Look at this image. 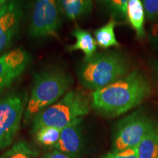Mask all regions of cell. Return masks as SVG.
<instances>
[{"label":"cell","instance_id":"6da1fadb","mask_svg":"<svg viewBox=\"0 0 158 158\" xmlns=\"http://www.w3.org/2000/svg\"><path fill=\"white\" fill-rule=\"evenodd\" d=\"M149 81L138 70H134L113 84L94 91L91 106L106 116H117L141 104L149 95Z\"/></svg>","mask_w":158,"mask_h":158},{"label":"cell","instance_id":"7a4b0ae2","mask_svg":"<svg viewBox=\"0 0 158 158\" xmlns=\"http://www.w3.org/2000/svg\"><path fill=\"white\" fill-rule=\"evenodd\" d=\"M72 84L71 76L62 69H48L35 74L23 114V123L27 124L39 113L59 101Z\"/></svg>","mask_w":158,"mask_h":158},{"label":"cell","instance_id":"3957f363","mask_svg":"<svg viewBox=\"0 0 158 158\" xmlns=\"http://www.w3.org/2000/svg\"><path fill=\"white\" fill-rule=\"evenodd\" d=\"M129 70V62L121 54L100 53L84 61L78 76L84 87L96 91L124 78Z\"/></svg>","mask_w":158,"mask_h":158},{"label":"cell","instance_id":"277c9868","mask_svg":"<svg viewBox=\"0 0 158 158\" xmlns=\"http://www.w3.org/2000/svg\"><path fill=\"white\" fill-rule=\"evenodd\" d=\"M90 102L79 90H71L59 101L39 113L32 119V133L43 127L63 129L74 120L87 115Z\"/></svg>","mask_w":158,"mask_h":158},{"label":"cell","instance_id":"5b68a950","mask_svg":"<svg viewBox=\"0 0 158 158\" xmlns=\"http://www.w3.org/2000/svg\"><path fill=\"white\" fill-rule=\"evenodd\" d=\"M24 98L10 94L0 98V150L12 145L25 111Z\"/></svg>","mask_w":158,"mask_h":158},{"label":"cell","instance_id":"8992f818","mask_svg":"<svg viewBox=\"0 0 158 158\" xmlns=\"http://www.w3.org/2000/svg\"><path fill=\"white\" fill-rule=\"evenodd\" d=\"M154 128L152 120L141 111L126 116L116 125L114 138L115 151L136 148Z\"/></svg>","mask_w":158,"mask_h":158},{"label":"cell","instance_id":"52a82bcc","mask_svg":"<svg viewBox=\"0 0 158 158\" xmlns=\"http://www.w3.org/2000/svg\"><path fill=\"white\" fill-rule=\"evenodd\" d=\"M60 26L57 0H35L29 35L33 38L56 36Z\"/></svg>","mask_w":158,"mask_h":158},{"label":"cell","instance_id":"ba28073f","mask_svg":"<svg viewBox=\"0 0 158 158\" xmlns=\"http://www.w3.org/2000/svg\"><path fill=\"white\" fill-rule=\"evenodd\" d=\"M23 14L21 0H9L0 13V53L10 45Z\"/></svg>","mask_w":158,"mask_h":158},{"label":"cell","instance_id":"9c48e42d","mask_svg":"<svg viewBox=\"0 0 158 158\" xmlns=\"http://www.w3.org/2000/svg\"><path fill=\"white\" fill-rule=\"evenodd\" d=\"M82 120L83 118H77L62 129L59 141L53 149L71 158H81L84 147Z\"/></svg>","mask_w":158,"mask_h":158},{"label":"cell","instance_id":"30bf717a","mask_svg":"<svg viewBox=\"0 0 158 158\" xmlns=\"http://www.w3.org/2000/svg\"><path fill=\"white\" fill-rule=\"evenodd\" d=\"M29 56L27 51L16 48L0 56V77L16 79L27 68Z\"/></svg>","mask_w":158,"mask_h":158},{"label":"cell","instance_id":"8fae6325","mask_svg":"<svg viewBox=\"0 0 158 158\" xmlns=\"http://www.w3.org/2000/svg\"><path fill=\"white\" fill-rule=\"evenodd\" d=\"M73 35L76 38V42L68 46L67 51H81L85 55L84 60L92 58L95 54L98 44L91 33L84 29H76L73 31Z\"/></svg>","mask_w":158,"mask_h":158},{"label":"cell","instance_id":"7c38bea8","mask_svg":"<svg viewBox=\"0 0 158 158\" xmlns=\"http://www.w3.org/2000/svg\"><path fill=\"white\" fill-rule=\"evenodd\" d=\"M127 18L132 28L135 30L138 38H143L145 36V31H144L145 12L141 0H128Z\"/></svg>","mask_w":158,"mask_h":158},{"label":"cell","instance_id":"4fadbf2b","mask_svg":"<svg viewBox=\"0 0 158 158\" xmlns=\"http://www.w3.org/2000/svg\"><path fill=\"white\" fill-rule=\"evenodd\" d=\"M61 9L65 16L76 20L87 15L92 10V0H59Z\"/></svg>","mask_w":158,"mask_h":158},{"label":"cell","instance_id":"5bb4252c","mask_svg":"<svg viewBox=\"0 0 158 158\" xmlns=\"http://www.w3.org/2000/svg\"><path fill=\"white\" fill-rule=\"evenodd\" d=\"M138 158H158V130L153 128L136 147Z\"/></svg>","mask_w":158,"mask_h":158},{"label":"cell","instance_id":"9a60e30c","mask_svg":"<svg viewBox=\"0 0 158 158\" xmlns=\"http://www.w3.org/2000/svg\"><path fill=\"white\" fill-rule=\"evenodd\" d=\"M116 24L115 20L111 19L106 25L94 31V39L100 48H108L119 45L114 32Z\"/></svg>","mask_w":158,"mask_h":158},{"label":"cell","instance_id":"2e32d148","mask_svg":"<svg viewBox=\"0 0 158 158\" xmlns=\"http://www.w3.org/2000/svg\"><path fill=\"white\" fill-rule=\"evenodd\" d=\"M0 158H39L38 154L25 141H19L11 146Z\"/></svg>","mask_w":158,"mask_h":158},{"label":"cell","instance_id":"e0dca14e","mask_svg":"<svg viewBox=\"0 0 158 158\" xmlns=\"http://www.w3.org/2000/svg\"><path fill=\"white\" fill-rule=\"evenodd\" d=\"M61 129L54 127H43L35 132L36 141L46 147L52 148L58 142L61 134Z\"/></svg>","mask_w":158,"mask_h":158},{"label":"cell","instance_id":"ac0fdd59","mask_svg":"<svg viewBox=\"0 0 158 158\" xmlns=\"http://www.w3.org/2000/svg\"><path fill=\"white\" fill-rule=\"evenodd\" d=\"M128 0H101L108 9L116 16L127 17V5Z\"/></svg>","mask_w":158,"mask_h":158},{"label":"cell","instance_id":"d6986e66","mask_svg":"<svg viewBox=\"0 0 158 158\" xmlns=\"http://www.w3.org/2000/svg\"><path fill=\"white\" fill-rule=\"evenodd\" d=\"M145 15L149 20L158 19V0H141Z\"/></svg>","mask_w":158,"mask_h":158},{"label":"cell","instance_id":"ffe728a7","mask_svg":"<svg viewBox=\"0 0 158 158\" xmlns=\"http://www.w3.org/2000/svg\"><path fill=\"white\" fill-rule=\"evenodd\" d=\"M101 158H138V155L136 148H133L122 151H114L106 154Z\"/></svg>","mask_w":158,"mask_h":158},{"label":"cell","instance_id":"44dd1931","mask_svg":"<svg viewBox=\"0 0 158 158\" xmlns=\"http://www.w3.org/2000/svg\"><path fill=\"white\" fill-rule=\"evenodd\" d=\"M149 37L152 45L158 49V22L155 23L151 27Z\"/></svg>","mask_w":158,"mask_h":158},{"label":"cell","instance_id":"7402d4cb","mask_svg":"<svg viewBox=\"0 0 158 158\" xmlns=\"http://www.w3.org/2000/svg\"><path fill=\"white\" fill-rule=\"evenodd\" d=\"M40 158H71L69 156L64 155L56 149H53L48 152L45 153Z\"/></svg>","mask_w":158,"mask_h":158},{"label":"cell","instance_id":"603a6c76","mask_svg":"<svg viewBox=\"0 0 158 158\" xmlns=\"http://www.w3.org/2000/svg\"><path fill=\"white\" fill-rule=\"evenodd\" d=\"M14 81V78H10V77H0V92L9 87Z\"/></svg>","mask_w":158,"mask_h":158},{"label":"cell","instance_id":"cb8c5ba5","mask_svg":"<svg viewBox=\"0 0 158 158\" xmlns=\"http://www.w3.org/2000/svg\"><path fill=\"white\" fill-rule=\"evenodd\" d=\"M152 67H153V70L155 72V74L157 76V78L158 79V61L157 62H154L152 64Z\"/></svg>","mask_w":158,"mask_h":158},{"label":"cell","instance_id":"d4e9b609","mask_svg":"<svg viewBox=\"0 0 158 158\" xmlns=\"http://www.w3.org/2000/svg\"><path fill=\"white\" fill-rule=\"evenodd\" d=\"M9 0H0V13H1V11L2 10L4 7H5V5L7 4V2Z\"/></svg>","mask_w":158,"mask_h":158}]
</instances>
